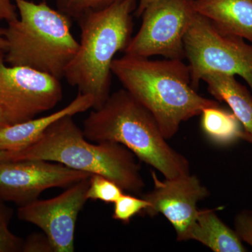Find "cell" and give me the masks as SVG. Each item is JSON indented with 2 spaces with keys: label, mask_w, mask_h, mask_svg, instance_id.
Here are the masks:
<instances>
[{
  "label": "cell",
  "mask_w": 252,
  "mask_h": 252,
  "mask_svg": "<svg viewBox=\"0 0 252 252\" xmlns=\"http://www.w3.org/2000/svg\"><path fill=\"white\" fill-rule=\"evenodd\" d=\"M112 72L156 119L166 140L181 124L200 115L219 102L200 95L191 85L188 64L183 60H151L124 55L115 59Z\"/></svg>",
  "instance_id": "obj_1"
},
{
  "label": "cell",
  "mask_w": 252,
  "mask_h": 252,
  "mask_svg": "<svg viewBox=\"0 0 252 252\" xmlns=\"http://www.w3.org/2000/svg\"><path fill=\"white\" fill-rule=\"evenodd\" d=\"M82 131L91 142L122 144L165 178L190 173L188 159L169 145L153 115L125 89L91 112Z\"/></svg>",
  "instance_id": "obj_2"
},
{
  "label": "cell",
  "mask_w": 252,
  "mask_h": 252,
  "mask_svg": "<svg viewBox=\"0 0 252 252\" xmlns=\"http://www.w3.org/2000/svg\"><path fill=\"white\" fill-rule=\"evenodd\" d=\"M11 160L59 162L73 170L104 176L131 193H140L144 182L135 154L114 142L88 140L72 116L54 122L31 147L10 152Z\"/></svg>",
  "instance_id": "obj_3"
},
{
  "label": "cell",
  "mask_w": 252,
  "mask_h": 252,
  "mask_svg": "<svg viewBox=\"0 0 252 252\" xmlns=\"http://www.w3.org/2000/svg\"><path fill=\"white\" fill-rule=\"evenodd\" d=\"M137 2L120 0L78 21L81 39L64 77L79 93L93 97L94 109L102 107L110 95L112 62L132 37V15Z\"/></svg>",
  "instance_id": "obj_4"
},
{
  "label": "cell",
  "mask_w": 252,
  "mask_h": 252,
  "mask_svg": "<svg viewBox=\"0 0 252 252\" xmlns=\"http://www.w3.org/2000/svg\"><path fill=\"white\" fill-rule=\"evenodd\" d=\"M13 1L18 17L4 28L5 62L62 79L79 47L71 32L72 20L46 1Z\"/></svg>",
  "instance_id": "obj_5"
},
{
  "label": "cell",
  "mask_w": 252,
  "mask_h": 252,
  "mask_svg": "<svg viewBox=\"0 0 252 252\" xmlns=\"http://www.w3.org/2000/svg\"><path fill=\"white\" fill-rule=\"evenodd\" d=\"M184 49L195 90L204 76L220 72L240 76L252 94V44L243 38L223 32L197 13L184 38Z\"/></svg>",
  "instance_id": "obj_6"
},
{
  "label": "cell",
  "mask_w": 252,
  "mask_h": 252,
  "mask_svg": "<svg viewBox=\"0 0 252 252\" xmlns=\"http://www.w3.org/2000/svg\"><path fill=\"white\" fill-rule=\"evenodd\" d=\"M196 11L193 0H158L146 9L138 32L124 51L136 57L185 59L184 38Z\"/></svg>",
  "instance_id": "obj_7"
},
{
  "label": "cell",
  "mask_w": 252,
  "mask_h": 252,
  "mask_svg": "<svg viewBox=\"0 0 252 252\" xmlns=\"http://www.w3.org/2000/svg\"><path fill=\"white\" fill-rule=\"evenodd\" d=\"M0 51V109L9 125L31 120L63 99L61 79L24 66H10Z\"/></svg>",
  "instance_id": "obj_8"
},
{
  "label": "cell",
  "mask_w": 252,
  "mask_h": 252,
  "mask_svg": "<svg viewBox=\"0 0 252 252\" xmlns=\"http://www.w3.org/2000/svg\"><path fill=\"white\" fill-rule=\"evenodd\" d=\"M91 175L38 159L0 162V199L22 206L38 199L47 189L67 188Z\"/></svg>",
  "instance_id": "obj_9"
},
{
  "label": "cell",
  "mask_w": 252,
  "mask_h": 252,
  "mask_svg": "<svg viewBox=\"0 0 252 252\" xmlns=\"http://www.w3.org/2000/svg\"><path fill=\"white\" fill-rule=\"evenodd\" d=\"M89 178L67 187L62 193L19 206L18 217L36 225L49 238L55 252L74 251V234L79 212L87 202Z\"/></svg>",
  "instance_id": "obj_10"
},
{
  "label": "cell",
  "mask_w": 252,
  "mask_h": 252,
  "mask_svg": "<svg viewBox=\"0 0 252 252\" xmlns=\"http://www.w3.org/2000/svg\"><path fill=\"white\" fill-rule=\"evenodd\" d=\"M152 175L154 188L143 196L149 203L143 213L152 217L161 214L175 228L177 240L187 241L198 216L197 205L210 195L208 189L190 173L162 181L155 172Z\"/></svg>",
  "instance_id": "obj_11"
},
{
  "label": "cell",
  "mask_w": 252,
  "mask_h": 252,
  "mask_svg": "<svg viewBox=\"0 0 252 252\" xmlns=\"http://www.w3.org/2000/svg\"><path fill=\"white\" fill-rule=\"evenodd\" d=\"M94 104L91 96L78 93L70 103L49 115L0 127V151L18 152L28 148L35 143L56 121L86 112L93 108Z\"/></svg>",
  "instance_id": "obj_12"
},
{
  "label": "cell",
  "mask_w": 252,
  "mask_h": 252,
  "mask_svg": "<svg viewBox=\"0 0 252 252\" xmlns=\"http://www.w3.org/2000/svg\"><path fill=\"white\" fill-rule=\"evenodd\" d=\"M193 6L220 31L252 43V0H193Z\"/></svg>",
  "instance_id": "obj_13"
},
{
  "label": "cell",
  "mask_w": 252,
  "mask_h": 252,
  "mask_svg": "<svg viewBox=\"0 0 252 252\" xmlns=\"http://www.w3.org/2000/svg\"><path fill=\"white\" fill-rule=\"evenodd\" d=\"M202 81L207 84L210 94L220 102L229 106L241 123L246 134L252 136V94L236 80L235 76L211 72Z\"/></svg>",
  "instance_id": "obj_14"
},
{
  "label": "cell",
  "mask_w": 252,
  "mask_h": 252,
  "mask_svg": "<svg viewBox=\"0 0 252 252\" xmlns=\"http://www.w3.org/2000/svg\"><path fill=\"white\" fill-rule=\"evenodd\" d=\"M188 240H195L215 252H247L235 230L223 223L214 210H199Z\"/></svg>",
  "instance_id": "obj_15"
},
{
  "label": "cell",
  "mask_w": 252,
  "mask_h": 252,
  "mask_svg": "<svg viewBox=\"0 0 252 252\" xmlns=\"http://www.w3.org/2000/svg\"><path fill=\"white\" fill-rule=\"evenodd\" d=\"M200 115L202 130L214 143L228 146L244 140L245 131L233 112L221 109L219 105L207 107Z\"/></svg>",
  "instance_id": "obj_16"
},
{
  "label": "cell",
  "mask_w": 252,
  "mask_h": 252,
  "mask_svg": "<svg viewBox=\"0 0 252 252\" xmlns=\"http://www.w3.org/2000/svg\"><path fill=\"white\" fill-rule=\"evenodd\" d=\"M120 0H56L57 9L72 21H79L86 15L101 11Z\"/></svg>",
  "instance_id": "obj_17"
},
{
  "label": "cell",
  "mask_w": 252,
  "mask_h": 252,
  "mask_svg": "<svg viewBox=\"0 0 252 252\" xmlns=\"http://www.w3.org/2000/svg\"><path fill=\"white\" fill-rule=\"evenodd\" d=\"M89 180L88 200L114 203L124 194V190L117 183L104 176L92 175Z\"/></svg>",
  "instance_id": "obj_18"
},
{
  "label": "cell",
  "mask_w": 252,
  "mask_h": 252,
  "mask_svg": "<svg viewBox=\"0 0 252 252\" xmlns=\"http://www.w3.org/2000/svg\"><path fill=\"white\" fill-rule=\"evenodd\" d=\"M12 216V209L0 199V252H22L24 240L15 235L9 228Z\"/></svg>",
  "instance_id": "obj_19"
},
{
  "label": "cell",
  "mask_w": 252,
  "mask_h": 252,
  "mask_svg": "<svg viewBox=\"0 0 252 252\" xmlns=\"http://www.w3.org/2000/svg\"><path fill=\"white\" fill-rule=\"evenodd\" d=\"M149 203L145 199L123 194L114 203L112 218L128 223L132 217L148 208Z\"/></svg>",
  "instance_id": "obj_20"
},
{
  "label": "cell",
  "mask_w": 252,
  "mask_h": 252,
  "mask_svg": "<svg viewBox=\"0 0 252 252\" xmlns=\"http://www.w3.org/2000/svg\"><path fill=\"white\" fill-rule=\"evenodd\" d=\"M234 226L239 238L252 248V210L239 212L235 217Z\"/></svg>",
  "instance_id": "obj_21"
},
{
  "label": "cell",
  "mask_w": 252,
  "mask_h": 252,
  "mask_svg": "<svg viewBox=\"0 0 252 252\" xmlns=\"http://www.w3.org/2000/svg\"><path fill=\"white\" fill-rule=\"evenodd\" d=\"M22 252H55L47 235L42 233H32L23 241Z\"/></svg>",
  "instance_id": "obj_22"
},
{
  "label": "cell",
  "mask_w": 252,
  "mask_h": 252,
  "mask_svg": "<svg viewBox=\"0 0 252 252\" xmlns=\"http://www.w3.org/2000/svg\"><path fill=\"white\" fill-rule=\"evenodd\" d=\"M18 17L17 9L13 0H0V21L8 23Z\"/></svg>",
  "instance_id": "obj_23"
},
{
  "label": "cell",
  "mask_w": 252,
  "mask_h": 252,
  "mask_svg": "<svg viewBox=\"0 0 252 252\" xmlns=\"http://www.w3.org/2000/svg\"><path fill=\"white\" fill-rule=\"evenodd\" d=\"M158 0H139L135 11L136 17L140 18L148 6Z\"/></svg>",
  "instance_id": "obj_24"
},
{
  "label": "cell",
  "mask_w": 252,
  "mask_h": 252,
  "mask_svg": "<svg viewBox=\"0 0 252 252\" xmlns=\"http://www.w3.org/2000/svg\"><path fill=\"white\" fill-rule=\"evenodd\" d=\"M7 42L4 37V28H0V51H6Z\"/></svg>",
  "instance_id": "obj_25"
},
{
  "label": "cell",
  "mask_w": 252,
  "mask_h": 252,
  "mask_svg": "<svg viewBox=\"0 0 252 252\" xmlns=\"http://www.w3.org/2000/svg\"><path fill=\"white\" fill-rule=\"evenodd\" d=\"M6 161H11L9 152L0 151V162Z\"/></svg>",
  "instance_id": "obj_26"
},
{
  "label": "cell",
  "mask_w": 252,
  "mask_h": 252,
  "mask_svg": "<svg viewBox=\"0 0 252 252\" xmlns=\"http://www.w3.org/2000/svg\"><path fill=\"white\" fill-rule=\"evenodd\" d=\"M7 125H9V124L6 122L4 114H3L2 112H1V109H0V127H4V126Z\"/></svg>",
  "instance_id": "obj_27"
},
{
  "label": "cell",
  "mask_w": 252,
  "mask_h": 252,
  "mask_svg": "<svg viewBox=\"0 0 252 252\" xmlns=\"http://www.w3.org/2000/svg\"><path fill=\"white\" fill-rule=\"evenodd\" d=\"M244 140L248 141V142H250V143L252 144V136L249 135L248 134H246L245 132V137H244Z\"/></svg>",
  "instance_id": "obj_28"
},
{
  "label": "cell",
  "mask_w": 252,
  "mask_h": 252,
  "mask_svg": "<svg viewBox=\"0 0 252 252\" xmlns=\"http://www.w3.org/2000/svg\"><path fill=\"white\" fill-rule=\"evenodd\" d=\"M39 1H47L48 0H39Z\"/></svg>",
  "instance_id": "obj_29"
}]
</instances>
